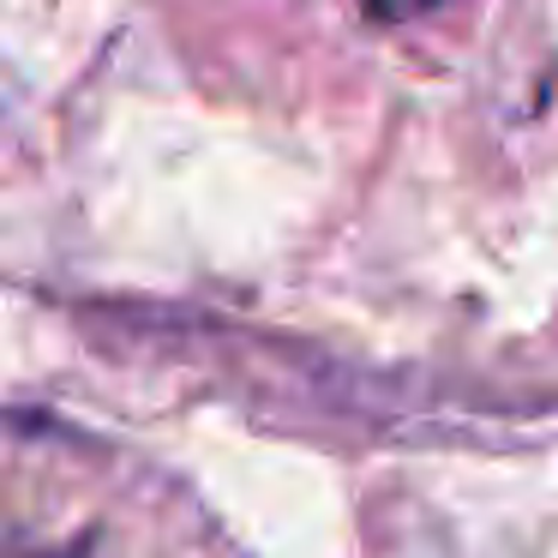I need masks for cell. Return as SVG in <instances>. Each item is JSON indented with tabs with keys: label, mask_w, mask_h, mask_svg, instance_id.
<instances>
[{
	"label": "cell",
	"mask_w": 558,
	"mask_h": 558,
	"mask_svg": "<svg viewBox=\"0 0 558 558\" xmlns=\"http://www.w3.org/2000/svg\"><path fill=\"white\" fill-rule=\"evenodd\" d=\"M438 0H366V19H378V25H402V19H421L433 13Z\"/></svg>",
	"instance_id": "6da1fadb"
},
{
	"label": "cell",
	"mask_w": 558,
	"mask_h": 558,
	"mask_svg": "<svg viewBox=\"0 0 558 558\" xmlns=\"http://www.w3.org/2000/svg\"><path fill=\"white\" fill-rule=\"evenodd\" d=\"M0 558H73V553H54V546H19L13 534H0Z\"/></svg>",
	"instance_id": "7a4b0ae2"
}]
</instances>
